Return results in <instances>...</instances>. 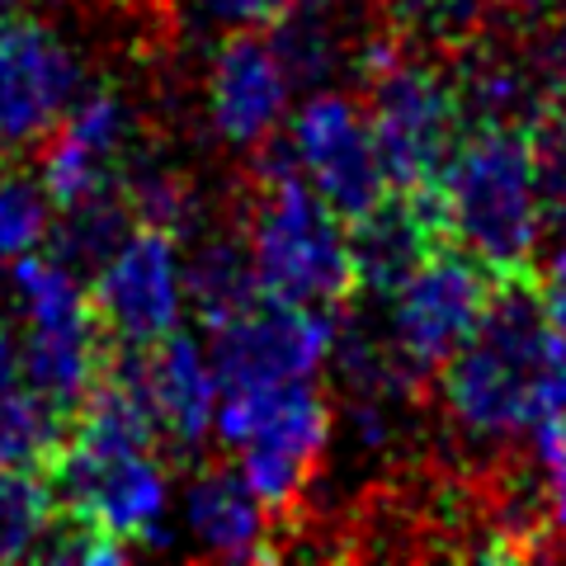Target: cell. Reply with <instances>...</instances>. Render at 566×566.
I'll use <instances>...</instances> for the list:
<instances>
[{
  "label": "cell",
  "mask_w": 566,
  "mask_h": 566,
  "mask_svg": "<svg viewBox=\"0 0 566 566\" xmlns=\"http://www.w3.org/2000/svg\"><path fill=\"white\" fill-rule=\"evenodd\" d=\"M439 397L472 439H515L566 411V345L547 326L538 274L495 279L468 345L439 364Z\"/></svg>",
  "instance_id": "obj_1"
},
{
  "label": "cell",
  "mask_w": 566,
  "mask_h": 566,
  "mask_svg": "<svg viewBox=\"0 0 566 566\" xmlns=\"http://www.w3.org/2000/svg\"><path fill=\"white\" fill-rule=\"evenodd\" d=\"M434 203L449 241L486 264L491 279L538 274L534 255L547 222L528 128H510V123L463 128L434 180Z\"/></svg>",
  "instance_id": "obj_2"
},
{
  "label": "cell",
  "mask_w": 566,
  "mask_h": 566,
  "mask_svg": "<svg viewBox=\"0 0 566 566\" xmlns=\"http://www.w3.org/2000/svg\"><path fill=\"white\" fill-rule=\"evenodd\" d=\"M260 185L245 251L255 264V283L264 297L303 307H340L359 293L349 255V227L322 193H316L289 151L260 142Z\"/></svg>",
  "instance_id": "obj_3"
},
{
  "label": "cell",
  "mask_w": 566,
  "mask_h": 566,
  "mask_svg": "<svg viewBox=\"0 0 566 566\" xmlns=\"http://www.w3.org/2000/svg\"><path fill=\"white\" fill-rule=\"evenodd\" d=\"M359 81L368 91V128L387 175V189L430 193L449 151L463 137V104L444 71L411 62L392 39H368L359 52Z\"/></svg>",
  "instance_id": "obj_4"
},
{
  "label": "cell",
  "mask_w": 566,
  "mask_h": 566,
  "mask_svg": "<svg viewBox=\"0 0 566 566\" xmlns=\"http://www.w3.org/2000/svg\"><path fill=\"white\" fill-rule=\"evenodd\" d=\"M495 279L463 245H434L392 293H387V345L416 378L434 374L468 345V335L486 316Z\"/></svg>",
  "instance_id": "obj_5"
},
{
  "label": "cell",
  "mask_w": 566,
  "mask_h": 566,
  "mask_svg": "<svg viewBox=\"0 0 566 566\" xmlns=\"http://www.w3.org/2000/svg\"><path fill=\"white\" fill-rule=\"evenodd\" d=\"M335 322L331 307L279 303V297H255L232 322L212 326V378L218 397L274 392V387L316 378V368L331 359Z\"/></svg>",
  "instance_id": "obj_6"
},
{
  "label": "cell",
  "mask_w": 566,
  "mask_h": 566,
  "mask_svg": "<svg viewBox=\"0 0 566 566\" xmlns=\"http://www.w3.org/2000/svg\"><path fill=\"white\" fill-rule=\"evenodd\" d=\"M91 307L104 340L118 349H151L166 340L185 312L180 241L151 227H128L123 241L95 264Z\"/></svg>",
  "instance_id": "obj_7"
},
{
  "label": "cell",
  "mask_w": 566,
  "mask_h": 566,
  "mask_svg": "<svg viewBox=\"0 0 566 566\" xmlns=\"http://www.w3.org/2000/svg\"><path fill=\"white\" fill-rule=\"evenodd\" d=\"M289 156L303 170V180L322 193V199L340 212V218H359L387 193V175L374 147V128L368 114L340 91L312 95L303 109L293 114L289 128Z\"/></svg>",
  "instance_id": "obj_8"
},
{
  "label": "cell",
  "mask_w": 566,
  "mask_h": 566,
  "mask_svg": "<svg viewBox=\"0 0 566 566\" xmlns=\"http://www.w3.org/2000/svg\"><path fill=\"white\" fill-rule=\"evenodd\" d=\"M81 85L76 57L39 20L0 24V161L33 151L62 123Z\"/></svg>",
  "instance_id": "obj_9"
},
{
  "label": "cell",
  "mask_w": 566,
  "mask_h": 566,
  "mask_svg": "<svg viewBox=\"0 0 566 566\" xmlns=\"http://www.w3.org/2000/svg\"><path fill=\"white\" fill-rule=\"evenodd\" d=\"M128 128H133V118L114 91L71 99L62 123L48 133L43 175H39L48 199H52V212L104 199V193H118Z\"/></svg>",
  "instance_id": "obj_10"
},
{
  "label": "cell",
  "mask_w": 566,
  "mask_h": 566,
  "mask_svg": "<svg viewBox=\"0 0 566 566\" xmlns=\"http://www.w3.org/2000/svg\"><path fill=\"white\" fill-rule=\"evenodd\" d=\"M289 95L293 76L264 29H237L218 48L208 76V114L218 137H227L232 147L270 142L289 114Z\"/></svg>",
  "instance_id": "obj_11"
},
{
  "label": "cell",
  "mask_w": 566,
  "mask_h": 566,
  "mask_svg": "<svg viewBox=\"0 0 566 566\" xmlns=\"http://www.w3.org/2000/svg\"><path fill=\"white\" fill-rule=\"evenodd\" d=\"M345 227H349V255H354L359 293H392L434 245L449 241L434 189L430 193L387 189L374 208H364Z\"/></svg>",
  "instance_id": "obj_12"
},
{
  "label": "cell",
  "mask_w": 566,
  "mask_h": 566,
  "mask_svg": "<svg viewBox=\"0 0 566 566\" xmlns=\"http://www.w3.org/2000/svg\"><path fill=\"white\" fill-rule=\"evenodd\" d=\"M142 387H147L156 430L175 449H199L218 416V378L203 345L175 326L166 340L142 349Z\"/></svg>",
  "instance_id": "obj_13"
},
{
  "label": "cell",
  "mask_w": 566,
  "mask_h": 566,
  "mask_svg": "<svg viewBox=\"0 0 566 566\" xmlns=\"http://www.w3.org/2000/svg\"><path fill=\"white\" fill-rule=\"evenodd\" d=\"M189 528L212 557L245 562V557H270V510L251 491V482L237 468H208L193 476L189 501H185Z\"/></svg>",
  "instance_id": "obj_14"
},
{
  "label": "cell",
  "mask_w": 566,
  "mask_h": 566,
  "mask_svg": "<svg viewBox=\"0 0 566 566\" xmlns=\"http://www.w3.org/2000/svg\"><path fill=\"white\" fill-rule=\"evenodd\" d=\"M185 297L208 322V331L251 307L260 297V283H255V264L245 241H232V237L203 241L185 264Z\"/></svg>",
  "instance_id": "obj_15"
},
{
  "label": "cell",
  "mask_w": 566,
  "mask_h": 566,
  "mask_svg": "<svg viewBox=\"0 0 566 566\" xmlns=\"http://www.w3.org/2000/svg\"><path fill=\"white\" fill-rule=\"evenodd\" d=\"M71 434V411L24 382L10 401H0V468L48 472Z\"/></svg>",
  "instance_id": "obj_16"
},
{
  "label": "cell",
  "mask_w": 566,
  "mask_h": 566,
  "mask_svg": "<svg viewBox=\"0 0 566 566\" xmlns=\"http://www.w3.org/2000/svg\"><path fill=\"white\" fill-rule=\"evenodd\" d=\"M52 515H57V505H52L43 472L0 468V562L39 557Z\"/></svg>",
  "instance_id": "obj_17"
},
{
  "label": "cell",
  "mask_w": 566,
  "mask_h": 566,
  "mask_svg": "<svg viewBox=\"0 0 566 566\" xmlns=\"http://www.w3.org/2000/svg\"><path fill=\"white\" fill-rule=\"evenodd\" d=\"M52 237V199L43 180L0 170V264L20 260Z\"/></svg>",
  "instance_id": "obj_18"
},
{
  "label": "cell",
  "mask_w": 566,
  "mask_h": 566,
  "mask_svg": "<svg viewBox=\"0 0 566 566\" xmlns=\"http://www.w3.org/2000/svg\"><path fill=\"white\" fill-rule=\"evenodd\" d=\"M534 142V175H538V203L547 227H566V109L553 99L543 104V114L528 128Z\"/></svg>",
  "instance_id": "obj_19"
},
{
  "label": "cell",
  "mask_w": 566,
  "mask_h": 566,
  "mask_svg": "<svg viewBox=\"0 0 566 566\" xmlns=\"http://www.w3.org/2000/svg\"><path fill=\"white\" fill-rule=\"evenodd\" d=\"M538 293H543L547 326H553V335L566 345V241L557 245V255H553V270H547V279H538Z\"/></svg>",
  "instance_id": "obj_20"
},
{
  "label": "cell",
  "mask_w": 566,
  "mask_h": 566,
  "mask_svg": "<svg viewBox=\"0 0 566 566\" xmlns=\"http://www.w3.org/2000/svg\"><path fill=\"white\" fill-rule=\"evenodd\" d=\"M293 0H212V10L237 29H270Z\"/></svg>",
  "instance_id": "obj_21"
},
{
  "label": "cell",
  "mask_w": 566,
  "mask_h": 566,
  "mask_svg": "<svg viewBox=\"0 0 566 566\" xmlns=\"http://www.w3.org/2000/svg\"><path fill=\"white\" fill-rule=\"evenodd\" d=\"M543 85H547V99L566 109V24H557L553 39L543 43Z\"/></svg>",
  "instance_id": "obj_22"
},
{
  "label": "cell",
  "mask_w": 566,
  "mask_h": 566,
  "mask_svg": "<svg viewBox=\"0 0 566 566\" xmlns=\"http://www.w3.org/2000/svg\"><path fill=\"white\" fill-rule=\"evenodd\" d=\"M24 387V368H20V340L0 326V401H10Z\"/></svg>",
  "instance_id": "obj_23"
},
{
  "label": "cell",
  "mask_w": 566,
  "mask_h": 566,
  "mask_svg": "<svg viewBox=\"0 0 566 566\" xmlns=\"http://www.w3.org/2000/svg\"><path fill=\"white\" fill-rule=\"evenodd\" d=\"M382 6L392 10V14H401V20H420V14H424V6H430V0H382Z\"/></svg>",
  "instance_id": "obj_24"
},
{
  "label": "cell",
  "mask_w": 566,
  "mask_h": 566,
  "mask_svg": "<svg viewBox=\"0 0 566 566\" xmlns=\"http://www.w3.org/2000/svg\"><path fill=\"white\" fill-rule=\"evenodd\" d=\"M20 14V0H0V24H10Z\"/></svg>",
  "instance_id": "obj_25"
}]
</instances>
